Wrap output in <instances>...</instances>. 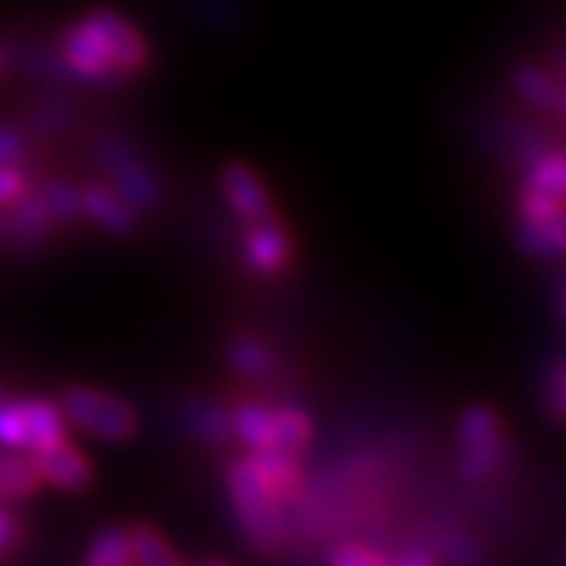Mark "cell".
I'll use <instances>...</instances> for the list:
<instances>
[{"label": "cell", "instance_id": "1", "mask_svg": "<svg viewBox=\"0 0 566 566\" xmlns=\"http://www.w3.org/2000/svg\"><path fill=\"white\" fill-rule=\"evenodd\" d=\"M61 61L76 80L98 88H120L151 66V44L136 22L111 7H95L61 35Z\"/></svg>", "mask_w": 566, "mask_h": 566}, {"label": "cell", "instance_id": "2", "mask_svg": "<svg viewBox=\"0 0 566 566\" xmlns=\"http://www.w3.org/2000/svg\"><path fill=\"white\" fill-rule=\"evenodd\" d=\"M227 488L230 501L237 510V520L243 526L245 538L262 554H277L286 545V520H283V504H277L249 460H237L227 465Z\"/></svg>", "mask_w": 566, "mask_h": 566}, {"label": "cell", "instance_id": "3", "mask_svg": "<svg viewBox=\"0 0 566 566\" xmlns=\"http://www.w3.org/2000/svg\"><path fill=\"white\" fill-rule=\"evenodd\" d=\"M61 409L66 422L80 424L82 431L104 441H129L139 431L136 409L98 387H66L61 394Z\"/></svg>", "mask_w": 566, "mask_h": 566}, {"label": "cell", "instance_id": "4", "mask_svg": "<svg viewBox=\"0 0 566 566\" xmlns=\"http://www.w3.org/2000/svg\"><path fill=\"white\" fill-rule=\"evenodd\" d=\"M98 161L111 177V186L120 192L136 211H151L161 205L164 186L151 164H145L139 151L126 139H102L98 145Z\"/></svg>", "mask_w": 566, "mask_h": 566}, {"label": "cell", "instance_id": "5", "mask_svg": "<svg viewBox=\"0 0 566 566\" xmlns=\"http://www.w3.org/2000/svg\"><path fill=\"white\" fill-rule=\"evenodd\" d=\"M504 463V424L488 406H472L460 419V457L457 469L465 482L488 479Z\"/></svg>", "mask_w": 566, "mask_h": 566}, {"label": "cell", "instance_id": "6", "mask_svg": "<svg viewBox=\"0 0 566 566\" xmlns=\"http://www.w3.org/2000/svg\"><path fill=\"white\" fill-rule=\"evenodd\" d=\"M70 438L66 416L57 403L48 400H0V444L13 450H39V447Z\"/></svg>", "mask_w": 566, "mask_h": 566}, {"label": "cell", "instance_id": "7", "mask_svg": "<svg viewBox=\"0 0 566 566\" xmlns=\"http://www.w3.org/2000/svg\"><path fill=\"white\" fill-rule=\"evenodd\" d=\"M243 262L252 274L259 277H277L293 264V233L283 227V221L274 214L259 218V221L243 223Z\"/></svg>", "mask_w": 566, "mask_h": 566}, {"label": "cell", "instance_id": "8", "mask_svg": "<svg viewBox=\"0 0 566 566\" xmlns=\"http://www.w3.org/2000/svg\"><path fill=\"white\" fill-rule=\"evenodd\" d=\"M32 463L48 485L63 491H85L95 482V465L70 438L32 450Z\"/></svg>", "mask_w": 566, "mask_h": 566}, {"label": "cell", "instance_id": "9", "mask_svg": "<svg viewBox=\"0 0 566 566\" xmlns=\"http://www.w3.org/2000/svg\"><path fill=\"white\" fill-rule=\"evenodd\" d=\"M221 189L227 196V205L230 211L240 218L243 223L259 221V218H268L274 214V199L268 192V182L262 180V174L245 161H230L223 164L221 170Z\"/></svg>", "mask_w": 566, "mask_h": 566}, {"label": "cell", "instance_id": "10", "mask_svg": "<svg viewBox=\"0 0 566 566\" xmlns=\"http://www.w3.org/2000/svg\"><path fill=\"white\" fill-rule=\"evenodd\" d=\"M82 218L102 227L111 237H129L139 227V214L136 208L123 199L120 192L111 182H88L80 189Z\"/></svg>", "mask_w": 566, "mask_h": 566}, {"label": "cell", "instance_id": "11", "mask_svg": "<svg viewBox=\"0 0 566 566\" xmlns=\"http://www.w3.org/2000/svg\"><path fill=\"white\" fill-rule=\"evenodd\" d=\"M249 465L255 469V475L262 479L268 494L277 504H290L300 497L303 491V465L293 453H281V450H249Z\"/></svg>", "mask_w": 566, "mask_h": 566}, {"label": "cell", "instance_id": "12", "mask_svg": "<svg viewBox=\"0 0 566 566\" xmlns=\"http://www.w3.org/2000/svg\"><path fill=\"white\" fill-rule=\"evenodd\" d=\"M312 441V422L303 409L296 406H281L274 409L271 419V434H268V447L264 450H281V453H293L300 457Z\"/></svg>", "mask_w": 566, "mask_h": 566}, {"label": "cell", "instance_id": "13", "mask_svg": "<svg viewBox=\"0 0 566 566\" xmlns=\"http://www.w3.org/2000/svg\"><path fill=\"white\" fill-rule=\"evenodd\" d=\"M513 85H516V92H520L528 104L545 107V111H557V114H566V85L564 82L551 80L545 70H538V66H520V70L513 73Z\"/></svg>", "mask_w": 566, "mask_h": 566}, {"label": "cell", "instance_id": "14", "mask_svg": "<svg viewBox=\"0 0 566 566\" xmlns=\"http://www.w3.org/2000/svg\"><path fill=\"white\" fill-rule=\"evenodd\" d=\"M271 419H274V406L245 400L230 416V434H237V441L249 450H264L271 434Z\"/></svg>", "mask_w": 566, "mask_h": 566}, {"label": "cell", "instance_id": "15", "mask_svg": "<svg viewBox=\"0 0 566 566\" xmlns=\"http://www.w3.org/2000/svg\"><path fill=\"white\" fill-rule=\"evenodd\" d=\"M44 485L32 457H7L0 460V501H25L35 497Z\"/></svg>", "mask_w": 566, "mask_h": 566}, {"label": "cell", "instance_id": "16", "mask_svg": "<svg viewBox=\"0 0 566 566\" xmlns=\"http://www.w3.org/2000/svg\"><path fill=\"white\" fill-rule=\"evenodd\" d=\"M227 356H230L233 371H240L249 381H259V378L274 371V353L259 337H249V334L233 337L230 346H227Z\"/></svg>", "mask_w": 566, "mask_h": 566}, {"label": "cell", "instance_id": "17", "mask_svg": "<svg viewBox=\"0 0 566 566\" xmlns=\"http://www.w3.org/2000/svg\"><path fill=\"white\" fill-rule=\"evenodd\" d=\"M520 243L535 259H554L566 252V221H523Z\"/></svg>", "mask_w": 566, "mask_h": 566}, {"label": "cell", "instance_id": "18", "mask_svg": "<svg viewBox=\"0 0 566 566\" xmlns=\"http://www.w3.org/2000/svg\"><path fill=\"white\" fill-rule=\"evenodd\" d=\"M92 566H126L133 564V545H129V528L123 526H104L88 547Z\"/></svg>", "mask_w": 566, "mask_h": 566}, {"label": "cell", "instance_id": "19", "mask_svg": "<svg viewBox=\"0 0 566 566\" xmlns=\"http://www.w3.org/2000/svg\"><path fill=\"white\" fill-rule=\"evenodd\" d=\"M129 545H133V564H180L177 551L170 547V542L164 538L158 528H151L148 523L129 528Z\"/></svg>", "mask_w": 566, "mask_h": 566}, {"label": "cell", "instance_id": "20", "mask_svg": "<svg viewBox=\"0 0 566 566\" xmlns=\"http://www.w3.org/2000/svg\"><path fill=\"white\" fill-rule=\"evenodd\" d=\"M551 199L566 202V155H538L528 164V186Z\"/></svg>", "mask_w": 566, "mask_h": 566}, {"label": "cell", "instance_id": "21", "mask_svg": "<svg viewBox=\"0 0 566 566\" xmlns=\"http://www.w3.org/2000/svg\"><path fill=\"white\" fill-rule=\"evenodd\" d=\"M186 422L202 441H211V444H221L230 438V416L218 403H208V400L192 403L186 412Z\"/></svg>", "mask_w": 566, "mask_h": 566}, {"label": "cell", "instance_id": "22", "mask_svg": "<svg viewBox=\"0 0 566 566\" xmlns=\"http://www.w3.org/2000/svg\"><path fill=\"white\" fill-rule=\"evenodd\" d=\"M39 192H41V199H44V205H48V211H51L54 223H76L82 218L80 189H76L73 182L54 180V182H48V186H41Z\"/></svg>", "mask_w": 566, "mask_h": 566}, {"label": "cell", "instance_id": "23", "mask_svg": "<svg viewBox=\"0 0 566 566\" xmlns=\"http://www.w3.org/2000/svg\"><path fill=\"white\" fill-rule=\"evenodd\" d=\"M32 189L25 167L13 161H0V208H13Z\"/></svg>", "mask_w": 566, "mask_h": 566}, {"label": "cell", "instance_id": "24", "mask_svg": "<svg viewBox=\"0 0 566 566\" xmlns=\"http://www.w3.org/2000/svg\"><path fill=\"white\" fill-rule=\"evenodd\" d=\"M331 560L337 566H381L387 564L390 557L381 554V551H375V547H365V545H353V542H346L344 547H337L334 554H331Z\"/></svg>", "mask_w": 566, "mask_h": 566}, {"label": "cell", "instance_id": "25", "mask_svg": "<svg viewBox=\"0 0 566 566\" xmlns=\"http://www.w3.org/2000/svg\"><path fill=\"white\" fill-rule=\"evenodd\" d=\"M22 538H25V528H22V523L17 520V513L7 510V506H0V554L20 547Z\"/></svg>", "mask_w": 566, "mask_h": 566}, {"label": "cell", "instance_id": "26", "mask_svg": "<svg viewBox=\"0 0 566 566\" xmlns=\"http://www.w3.org/2000/svg\"><path fill=\"white\" fill-rule=\"evenodd\" d=\"M22 155H25V139H22L13 126L0 123V161L20 164Z\"/></svg>", "mask_w": 566, "mask_h": 566}, {"label": "cell", "instance_id": "27", "mask_svg": "<svg viewBox=\"0 0 566 566\" xmlns=\"http://www.w3.org/2000/svg\"><path fill=\"white\" fill-rule=\"evenodd\" d=\"M551 403H554V409L560 412L566 419V368L557 375V381H554V394H551Z\"/></svg>", "mask_w": 566, "mask_h": 566}, {"label": "cell", "instance_id": "28", "mask_svg": "<svg viewBox=\"0 0 566 566\" xmlns=\"http://www.w3.org/2000/svg\"><path fill=\"white\" fill-rule=\"evenodd\" d=\"M7 70H10V51H7V48L0 44V80L7 76Z\"/></svg>", "mask_w": 566, "mask_h": 566}, {"label": "cell", "instance_id": "29", "mask_svg": "<svg viewBox=\"0 0 566 566\" xmlns=\"http://www.w3.org/2000/svg\"><path fill=\"white\" fill-rule=\"evenodd\" d=\"M7 240V214H0V243Z\"/></svg>", "mask_w": 566, "mask_h": 566}, {"label": "cell", "instance_id": "30", "mask_svg": "<svg viewBox=\"0 0 566 566\" xmlns=\"http://www.w3.org/2000/svg\"><path fill=\"white\" fill-rule=\"evenodd\" d=\"M0 400H3V390H0Z\"/></svg>", "mask_w": 566, "mask_h": 566}, {"label": "cell", "instance_id": "31", "mask_svg": "<svg viewBox=\"0 0 566 566\" xmlns=\"http://www.w3.org/2000/svg\"><path fill=\"white\" fill-rule=\"evenodd\" d=\"M564 308H566V303H564Z\"/></svg>", "mask_w": 566, "mask_h": 566}]
</instances>
